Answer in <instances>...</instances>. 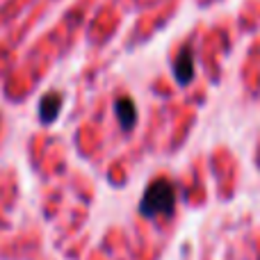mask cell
I'll list each match as a JSON object with an SVG mask.
<instances>
[{
  "instance_id": "6da1fadb",
  "label": "cell",
  "mask_w": 260,
  "mask_h": 260,
  "mask_svg": "<svg viewBox=\"0 0 260 260\" xmlns=\"http://www.w3.org/2000/svg\"><path fill=\"white\" fill-rule=\"evenodd\" d=\"M176 208V187L171 180L157 178L146 187L142 201H139V215L146 219L157 217H171Z\"/></svg>"
},
{
  "instance_id": "7a4b0ae2",
  "label": "cell",
  "mask_w": 260,
  "mask_h": 260,
  "mask_svg": "<svg viewBox=\"0 0 260 260\" xmlns=\"http://www.w3.org/2000/svg\"><path fill=\"white\" fill-rule=\"evenodd\" d=\"M174 76L178 85H189L194 80V53L189 46H185L183 50L178 53L174 62Z\"/></svg>"
},
{
  "instance_id": "3957f363",
  "label": "cell",
  "mask_w": 260,
  "mask_h": 260,
  "mask_svg": "<svg viewBox=\"0 0 260 260\" xmlns=\"http://www.w3.org/2000/svg\"><path fill=\"white\" fill-rule=\"evenodd\" d=\"M59 110H62V94H55V91H50V94H46L44 99H41L39 103V119L44 126H50V123L57 119Z\"/></svg>"
},
{
  "instance_id": "277c9868",
  "label": "cell",
  "mask_w": 260,
  "mask_h": 260,
  "mask_svg": "<svg viewBox=\"0 0 260 260\" xmlns=\"http://www.w3.org/2000/svg\"><path fill=\"white\" fill-rule=\"evenodd\" d=\"M114 110H117V119H119V126L123 130H133L135 123H137V105H135L133 99L123 96L114 103Z\"/></svg>"
}]
</instances>
